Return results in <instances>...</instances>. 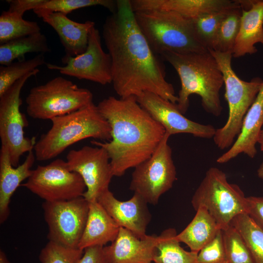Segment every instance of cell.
I'll use <instances>...</instances> for the list:
<instances>
[{
    "label": "cell",
    "mask_w": 263,
    "mask_h": 263,
    "mask_svg": "<svg viewBox=\"0 0 263 263\" xmlns=\"http://www.w3.org/2000/svg\"><path fill=\"white\" fill-rule=\"evenodd\" d=\"M33 12L57 34L64 49L65 54L63 56H75L86 51L89 33L95 26L94 21L78 22L70 19L63 13L42 8H37Z\"/></svg>",
    "instance_id": "obj_18"
},
{
    "label": "cell",
    "mask_w": 263,
    "mask_h": 263,
    "mask_svg": "<svg viewBox=\"0 0 263 263\" xmlns=\"http://www.w3.org/2000/svg\"><path fill=\"white\" fill-rule=\"evenodd\" d=\"M84 250L49 241L39 255L40 263H76Z\"/></svg>",
    "instance_id": "obj_34"
},
{
    "label": "cell",
    "mask_w": 263,
    "mask_h": 263,
    "mask_svg": "<svg viewBox=\"0 0 263 263\" xmlns=\"http://www.w3.org/2000/svg\"><path fill=\"white\" fill-rule=\"evenodd\" d=\"M263 128V84L255 101L246 113L240 133L231 147L218 157L216 162L224 164L244 153L251 158L257 153L256 145Z\"/></svg>",
    "instance_id": "obj_20"
},
{
    "label": "cell",
    "mask_w": 263,
    "mask_h": 263,
    "mask_svg": "<svg viewBox=\"0 0 263 263\" xmlns=\"http://www.w3.org/2000/svg\"><path fill=\"white\" fill-rule=\"evenodd\" d=\"M97 106L110 124L111 139L91 143L106 150L113 176H121L152 154L166 131L140 105L136 96H110Z\"/></svg>",
    "instance_id": "obj_2"
},
{
    "label": "cell",
    "mask_w": 263,
    "mask_h": 263,
    "mask_svg": "<svg viewBox=\"0 0 263 263\" xmlns=\"http://www.w3.org/2000/svg\"><path fill=\"white\" fill-rule=\"evenodd\" d=\"M0 263H11L5 252L1 249L0 250Z\"/></svg>",
    "instance_id": "obj_39"
},
{
    "label": "cell",
    "mask_w": 263,
    "mask_h": 263,
    "mask_svg": "<svg viewBox=\"0 0 263 263\" xmlns=\"http://www.w3.org/2000/svg\"><path fill=\"white\" fill-rule=\"evenodd\" d=\"M97 201L120 226L127 229L140 238L145 237L151 214L147 203L134 193L129 200L117 199L109 190L103 192Z\"/></svg>",
    "instance_id": "obj_16"
},
{
    "label": "cell",
    "mask_w": 263,
    "mask_h": 263,
    "mask_svg": "<svg viewBox=\"0 0 263 263\" xmlns=\"http://www.w3.org/2000/svg\"><path fill=\"white\" fill-rule=\"evenodd\" d=\"M20 186L48 202L82 197L86 190L81 176L70 170L66 161L60 159L45 166H38Z\"/></svg>",
    "instance_id": "obj_11"
},
{
    "label": "cell",
    "mask_w": 263,
    "mask_h": 263,
    "mask_svg": "<svg viewBox=\"0 0 263 263\" xmlns=\"http://www.w3.org/2000/svg\"><path fill=\"white\" fill-rule=\"evenodd\" d=\"M226 263H253L242 236L230 224L222 230Z\"/></svg>",
    "instance_id": "obj_32"
},
{
    "label": "cell",
    "mask_w": 263,
    "mask_h": 263,
    "mask_svg": "<svg viewBox=\"0 0 263 263\" xmlns=\"http://www.w3.org/2000/svg\"><path fill=\"white\" fill-rule=\"evenodd\" d=\"M175 229L164 230L158 236L154 263H197V252L182 247Z\"/></svg>",
    "instance_id": "obj_26"
},
{
    "label": "cell",
    "mask_w": 263,
    "mask_h": 263,
    "mask_svg": "<svg viewBox=\"0 0 263 263\" xmlns=\"http://www.w3.org/2000/svg\"><path fill=\"white\" fill-rule=\"evenodd\" d=\"M197 263H226L222 230L198 252Z\"/></svg>",
    "instance_id": "obj_35"
},
{
    "label": "cell",
    "mask_w": 263,
    "mask_h": 263,
    "mask_svg": "<svg viewBox=\"0 0 263 263\" xmlns=\"http://www.w3.org/2000/svg\"><path fill=\"white\" fill-rule=\"evenodd\" d=\"M263 45V0H258L251 9L242 10L239 31L232 52L238 58L257 52L255 45Z\"/></svg>",
    "instance_id": "obj_23"
},
{
    "label": "cell",
    "mask_w": 263,
    "mask_h": 263,
    "mask_svg": "<svg viewBox=\"0 0 263 263\" xmlns=\"http://www.w3.org/2000/svg\"><path fill=\"white\" fill-rule=\"evenodd\" d=\"M166 133L152 154L134 168L130 189L149 204L156 205L160 196L170 189L176 179L172 150Z\"/></svg>",
    "instance_id": "obj_9"
},
{
    "label": "cell",
    "mask_w": 263,
    "mask_h": 263,
    "mask_svg": "<svg viewBox=\"0 0 263 263\" xmlns=\"http://www.w3.org/2000/svg\"><path fill=\"white\" fill-rule=\"evenodd\" d=\"M116 3V11L107 17L102 28L114 91L121 98L148 92L176 104L174 87L167 81L162 61L138 26L130 0Z\"/></svg>",
    "instance_id": "obj_1"
},
{
    "label": "cell",
    "mask_w": 263,
    "mask_h": 263,
    "mask_svg": "<svg viewBox=\"0 0 263 263\" xmlns=\"http://www.w3.org/2000/svg\"><path fill=\"white\" fill-rule=\"evenodd\" d=\"M39 72L37 69L16 81L0 96V138L1 145L6 146L12 166L19 165L20 157L33 150L35 137L24 136V128L28 125L25 116L20 111L21 91L27 80Z\"/></svg>",
    "instance_id": "obj_10"
},
{
    "label": "cell",
    "mask_w": 263,
    "mask_h": 263,
    "mask_svg": "<svg viewBox=\"0 0 263 263\" xmlns=\"http://www.w3.org/2000/svg\"><path fill=\"white\" fill-rule=\"evenodd\" d=\"M242 236L253 263H263V230L247 214L235 217L231 224Z\"/></svg>",
    "instance_id": "obj_27"
},
{
    "label": "cell",
    "mask_w": 263,
    "mask_h": 263,
    "mask_svg": "<svg viewBox=\"0 0 263 263\" xmlns=\"http://www.w3.org/2000/svg\"><path fill=\"white\" fill-rule=\"evenodd\" d=\"M232 8L206 14L191 19L197 40L207 50L212 48L221 23Z\"/></svg>",
    "instance_id": "obj_31"
},
{
    "label": "cell",
    "mask_w": 263,
    "mask_h": 263,
    "mask_svg": "<svg viewBox=\"0 0 263 263\" xmlns=\"http://www.w3.org/2000/svg\"><path fill=\"white\" fill-rule=\"evenodd\" d=\"M247 214L263 230V196L246 197Z\"/></svg>",
    "instance_id": "obj_36"
},
{
    "label": "cell",
    "mask_w": 263,
    "mask_h": 263,
    "mask_svg": "<svg viewBox=\"0 0 263 263\" xmlns=\"http://www.w3.org/2000/svg\"><path fill=\"white\" fill-rule=\"evenodd\" d=\"M258 143L259 144L261 150L263 151V128L261 132Z\"/></svg>",
    "instance_id": "obj_41"
},
{
    "label": "cell",
    "mask_w": 263,
    "mask_h": 263,
    "mask_svg": "<svg viewBox=\"0 0 263 263\" xmlns=\"http://www.w3.org/2000/svg\"><path fill=\"white\" fill-rule=\"evenodd\" d=\"M41 32L38 22L27 20L9 11L0 16V44L20 37Z\"/></svg>",
    "instance_id": "obj_29"
},
{
    "label": "cell",
    "mask_w": 263,
    "mask_h": 263,
    "mask_svg": "<svg viewBox=\"0 0 263 263\" xmlns=\"http://www.w3.org/2000/svg\"><path fill=\"white\" fill-rule=\"evenodd\" d=\"M51 121V128L36 142L34 148L38 161L54 158L71 145L88 138L111 139L110 124L94 103Z\"/></svg>",
    "instance_id": "obj_4"
},
{
    "label": "cell",
    "mask_w": 263,
    "mask_h": 263,
    "mask_svg": "<svg viewBox=\"0 0 263 263\" xmlns=\"http://www.w3.org/2000/svg\"><path fill=\"white\" fill-rule=\"evenodd\" d=\"M257 174L258 177L259 178L261 179H263V162L261 164V165L259 167L257 171Z\"/></svg>",
    "instance_id": "obj_40"
},
{
    "label": "cell",
    "mask_w": 263,
    "mask_h": 263,
    "mask_svg": "<svg viewBox=\"0 0 263 263\" xmlns=\"http://www.w3.org/2000/svg\"><path fill=\"white\" fill-rule=\"evenodd\" d=\"M63 66L46 63L50 70H57L63 75L91 81L101 85L112 82V62L109 53L102 47L98 30L93 27L89 35L86 51L76 56H63Z\"/></svg>",
    "instance_id": "obj_13"
},
{
    "label": "cell",
    "mask_w": 263,
    "mask_h": 263,
    "mask_svg": "<svg viewBox=\"0 0 263 263\" xmlns=\"http://www.w3.org/2000/svg\"><path fill=\"white\" fill-rule=\"evenodd\" d=\"M51 51L46 36L41 32L17 38L0 44V64L8 65L16 59H24L25 54H45Z\"/></svg>",
    "instance_id": "obj_25"
},
{
    "label": "cell",
    "mask_w": 263,
    "mask_h": 263,
    "mask_svg": "<svg viewBox=\"0 0 263 263\" xmlns=\"http://www.w3.org/2000/svg\"><path fill=\"white\" fill-rule=\"evenodd\" d=\"M89 209L84 230L78 248L96 246L104 247L116 239L120 226L97 201L89 202Z\"/></svg>",
    "instance_id": "obj_22"
},
{
    "label": "cell",
    "mask_w": 263,
    "mask_h": 263,
    "mask_svg": "<svg viewBox=\"0 0 263 263\" xmlns=\"http://www.w3.org/2000/svg\"><path fill=\"white\" fill-rule=\"evenodd\" d=\"M136 22L154 53L208 51L197 40L191 19L173 12H134Z\"/></svg>",
    "instance_id": "obj_6"
},
{
    "label": "cell",
    "mask_w": 263,
    "mask_h": 263,
    "mask_svg": "<svg viewBox=\"0 0 263 263\" xmlns=\"http://www.w3.org/2000/svg\"><path fill=\"white\" fill-rule=\"evenodd\" d=\"M191 203L195 211L205 208L221 230L227 228L237 216L247 214L244 193L237 185L229 183L226 174L216 167L207 171Z\"/></svg>",
    "instance_id": "obj_7"
},
{
    "label": "cell",
    "mask_w": 263,
    "mask_h": 263,
    "mask_svg": "<svg viewBox=\"0 0 263 263\" xmlns=\"http://www.w3.org/2000/svg\"><path fill=\"white\" fill-rule=\"evenodd\" d=\"M241 16L240 7L229 11L220 24L211 50L232 54L240 29Z\"/></svg>",
    "instance_id": "obj_28"
},
{
    "label": "cell",
    "mask_w": 263,
    "mask_h": 263,
    "mask_svg": "<svg viewBox=\"0 0 263 263\" xmlns=\"http://www.w3.org/2000/svg\"><path fill=\"white\" fill-rule=\"evenodd\" d=\"M158 236L140 238L129 230L120 227L116 239L103 247L107 263H152Z\"/></svg>",
    "instance_id": "obj_17"
},
{
    "label": "cell",
    "mask_w": 263,
    "mask_h": 263,
    "mask_svg": "<svg viewBox=\"0 0 263 263\" xmlns=\"http://www.w3.org/2000/svg\"><path fill=\"white\" fill-rule=\"evenodd\" d=\"M136 99L140 105L171 135L184 133L206 139L213 138L216 129L211 125L200 124L186 117L176 104L148 92L142 93Z\"/></svg>",
    "instance_id": "obj_15"
},
{
    "label": "cell",
    "mask_w": 263,
    "mask_h": 263,
    "mask_svg": "<svg viewBox=\"0 0 263 263\" xmlns=\"http://www.w3.org/2000/svg\"><path fill=\"white\" fill-rule=\"evenodd\" d=\"M101 6L108 9L112 13L117 8L116 0H45L38 8H42L53 12H60L65 15L80 8Z\"/></svg>",
    "instance_id": "obj_33"
},
{
    "label": "cell",
    "mask_w": 263,
    "mask_h": 263,
    "mask_svg": "<svg viewBox=\"0 0 263 263\" xmlns=\"http://www.w3.org/2000/svg\"><path fill=\"white\" fill-rule=\"evenodd\" d=\"M130 1L134 12H173L189 19L206 14L240 7L237 0H130Z\"/></svg>",
    "instance_id": "obj_19"
},
{
    "label": "cell",
    "mask_w": 263,
    "mask_h": 263,
    "mask_svg": "<svg viewBox=\"0 0 263 263\" xmlns=\"http://www.w3.org/2000/svg\"><path fill=\"white\" fill-rule=\"evenodd\" d=\"M46 64L44 54H38L32 58L22 59L0 67V96L16 81L38 67Z\"/></svg>",
    "instance_id": "obj_30"
},
{
    "label": "cell",
    "mask_w": 263,
    "mask_h": 263,
    "mask_svg": "<svg viewBox=\"0 0 263 263\" xmlns=\"http://www.w3.org/2000/svg\"><path fill=\"white\" fill-rule=\"evenodd\" d=\"M222 73L225 86V98L228 106V116L225 124L216 130L214 143L221 150L230 148L240 132L244 118L255 101L263 84L255 77L249 81L240 79L231 66L232 54L208 50Z\"/></svg>",
    "instance_id": "obj_5"
},
{
    "label": "cell",
    "mask_w": 263,
    "mask_h": 263,
    "mask_svg": "<svg viewBox=\"0 0 263 263\" xmlns=\"http://www.w3.org/2000/svg\"><path fill=\"white\" fill-rule=\"evenodd\" d=\"M47 225V238L64 246L78 248L87 222L89 202L82 196L42 205Z\"/></svg>",
    "instance_id": "obj_12"
},
{
    "label": "cell",
    "mask_w": 263,
    "mask_h": 263,
    "mask_svg": "<svg viewBox=\"0 0 263 263\" xmlns=\"http://www.w3.org/2000/svg\"><path fill=\"white\" fill-rule=\"evenodd\" d=\"M36 159L33 150L17 167L12 166L7 148L1 146L0 151V223L3 224L10 214L11 198L21 183L31 175Z\"/></svg>",
    "instance_id": "obj_21"
},
{
    "label": "cell",
    "mask_w": 263,
    "mask_h": 263,
    "mask_svg": "<svg viewBox=\"0 0 263 263\" xmlns=\"http://www.w3.org/2000/svg\"></svg>",
    "instance_id": "obj_42"
},
{
    "label": "cell",
    "mask_w": 263,
    "mask_h": 263,
    "mask_svg": "<svg viewBox=\"0 0 263 263\" xmlns=\"http://www.w3.org/2000/svg\"><path fill=\"white\" fill-rule=\"evenodd\" d=\"M186 227L177 238L180 242L186 244L190 251L198 252L210 242L221 230L213 217L204 207H201Z\"/></svg>",
    "instance_id": "obj_24"
},
{
    "label": "cell",
    "mask_w": 263,
    "mask_h": 263,
    "mask_svg": "<svg viewBox=\"0 0 263 263\" xmlns=\"http://www.w3.org/2000/svg\"><path fill=\"white\" fill-rule=\"evenodd\" d=\"M176 70L181 82L176 105L183 114L189 107L192 94L201 97L205 111L219 116L223 108L220 97L224 84L222 73L209 51L201 53L178 54L165 52L160 55Z\"/></svg>",
    "instance_id": "obj_3"
},
{
    "label": "cell",
    "mask_w": 263,
    "mask_h": 263,
    "mask_svg": "<svg viewBox=\"0 0 263 263\" xmlns=\"http://www.w3.org/2000/svg\"><path fill=\"white\" fill-rule=\"evenodd\" d=\"M45 0H9L6 2L9 4L8 11L17 15L22 17L27 11H33L39 8Z\"/></svg>",
    "instance_id": "obj_37"
},
{
    "label": "cell",
    "mask_w": 263,
    "mask_h": 263,
    "mask_svg": "<svg viewBox=\"0 0 263 263\" xmlns=\"http://www.w3.org/2000/svg\"><path fill=\"white\" fill-rule=\"evenodd\" d=\"M66 162L70 170L82 177L86 187L83 197L88 202L97 201L109 189L113 175L109 156L104 148L85 146L72 150L67 154Z\"/></svg>",
    "instance_id": "obj_14"
},
{
    "label": "cell",
    "mask_w": 263,
    "mask_h": 263,
    "mask_svg": "<svg viewBox=\"0 0 263 263\" xmlns=\"http://www.w3.org/2000/svg\"><path fill=\"white\" fill-rule=\"evenodd\" d=\"M76 263H107L103 247L96 246L85 248L82 256Z\"/></svg>",
    "instance_id": "obj_38"
},
{
    "label": "cell",
    "mask_w": 263,
    "mask_h": 263,
    "mask_svg": "<svg viewBox=\"0 0 263 263\" xmlns=\"http://www.w3.org/2000/svg\"><path fill=\"white\" fill-rule=\"evenodd\" d=\"M93 100L90 90L58 76L30 90L26 98V112L33 118L51 120L86 107Z\"/></svg>",
    "instance_id": "obj_8"
}]
</instances>
